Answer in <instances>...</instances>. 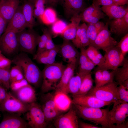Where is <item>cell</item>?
<instances>
[{
  "mask_svg": "<svg viewBox=\"0 0 128 128\" xmlns=\"http://www.w3.org/2000/svg\"><path fill=\"white\" fill-rule=\"evenodd\" d=\"M77 115L85 120L100 125L103 128H116L110 120L109 112L110 106L105 109L88 107L73 104Z\"/></svg>",
  "mask_w": 128,
  "mask_h": 128,
  "instance_id": "1",
  "label": "cell"
},
{
  "mask_svg": "<svg viewBox=\"0 0 128 128\" xmlns=\"http://www.w3.org/2000/svg\"><path fill=\"white\" fill-rule=\"evenodd\" d=\"M12 61L20 68L29 84L37 87L39 85L42 78V72L26 53L23 52L16 55Z\"/></svg>",
  "mask_w": 128,
  "mask_h": 128,
  "instance_id": "2",
  "label": "cell"
},
{
  "mask_svg": "<svg viewBox=\"0 0 128 128\" xmlns=\"http://www.w3.org/2000/svg\"><path fill=\"white\" fill-rule=\"evenodd\" d=\"M46 65L42 72L41 90L44 93L55 90L66 67L62 62Z\"/></svg>",
  "mask_w": 128,
  "mask_h": 128,
  "instance_id": "3",
  "label": "cell"
},
{
  "mask_svg": "<svg viewBox=\"0 0 128 128\" xmlns=\"http://www.w3.org/2000/svg\"><path fill=\"white\" fill-rule=\"evenodd\" d=\"M118 84L114 80L99 87H93L87 94L103 101L113 103L119 100L117 91Z\"/></svg>",
  "mask_w": 128,
  "mask_h": 128,
  "instance_id": "4",
  "label": "cell"
},
{
  "mask_svg": "<svg viewBox=\"0 0 128 128\" xmlns=\"http://www.w3.org/2000/svg\"><path fill=\"white\" fill-rule=\"evenodd\" d=\"M113 104L112 108L109 112L111 123L116 124V128H128V122H125L128 116V103L118 100Z\"/></svg>",
  "mask_w": 128,
  "mask_h": 128,
  "instance_id": "5",
  "label": "cell"
},
{
  "mask_svg": "<svg viewBox=\"0 0 128 128\" xmlns=\"http://www.w3.org/2000/svg\"><path fill=\"white\" fill-rule=\"evenodd\" d=\"M25 113L29 127L44 128L47 127V125L41 106L36 102L30 104L28 110Z\"/></svg>",
  "mask_w": 128,
  "mask_h": 128,
  "instance_id": "6",
  "label": "cell"
},
{
  "mask_svg": "<svg viewBox=\"0 0 128 128\" xmlns=\"http://www.w3.org/2000/svg\"><path fill=\"white\" fill-rule=\"evenodd\" d=\"M26 29L17 33L18 50L26 53L32 54L37 44L38 37L31 30Z\"/></svg>",
  "mask_w": 128,
  "mask_h": 128,
  "instance_id": "7",
  "label": "cell"
},
{
  "mask_svg": "<svg viewBox=\"0 0 128 128\" xmlns=\"http://www.w3.org/2000/svg\"><path fill=\"white\" fill-rule=\"evenodd\" d=\"M30 104L20 101L10 92H8L6 98L0 104V111L8 113L21 114L28 110Z\"/></svg>",
  "mask_w": 128,
  "mask_h": 128,
  "instance_id": "8",
  "label": "cell"
},
{
  "mask_svg": "<svg viewBox=\"0 0 128 128\" xmlns=\"http://www.w3.org/2000/svg\"><path fill=\"white\" fill-rule=\"evenodd\" d=\"M0 50L2 53L12 55L18 50L17 32L11 30H6L0 38Z\"/></svg>",
  "mask_w": 128,
  "mask_h": 128,
  "instance_id": "9",
  "label": "cell"
},
{
  "mask_svg": "<svg viewBox=\"0 0 128 128\" xmlns=\"http://www.w3.org/2000/svg\"><path fill=\"white\" fill-rule=\"evenodd\" d=\"M104 61L102 64L97 67L96 69L114 70L122 64L124 57L116 46L110 49L104 56Z\"/></svg>",
  "mask_w": 128,
  "mask_h": 128,
  "instance_id": "10",
  "label": "cell"
},
{
  "mask_svg": "<svg viewBox=\"0 0 128 128\" xmlns=\"http://www.w3.org/2000/svg\"><path fill=\"white\" fill-rule=\"evenodd\" d=\"M54 94L49 93L43 95L40 105L45 116L47 125L61 114L56 107L53 99Z\"/></svg>",
  "mask_w": 128,
  "mask_h": 128,
  "instance_id": "11",
  "label": "cell"
},
{
  "mask_svg": "<svg viewBox=\"0 0 128 128\" xmlns=\"http://www.w3.org/2000/svg\"><path fill=\"white\" fill-rule=\"evenodd\" d=\"M108 22L103 29L98 34L92 46L98 50H103L106 52L116 46L117 42L111 35L108 28Z\"/></svg>",
  "mask_w": 128,
  "mask_h": 128,
  "instance_id": "12",
  "label": "cell"
},
{
  "mask_svg": "<svg viewBox=\"0 0 128 128\" xmlns=\"http://www.w3.org/2000/svg\"><path fill=\"white\" fill-rule=\"evenodd\" d=\"M72 106L64 114H61L53 121L56 128H78L79 127L78 115L74 107Z\"/></svg>",
  "mask_w": 128,
  "mask_h": 128,
  "instance_id": "13",
  "label": "cell"
},
{
  "mask_svg": "<svg viewBox=\"0 0 128 128\" xmlns=\"http://www.w3.org/2000/svg\"><path fill=\"white\" fill-rule=\"evenodd\" d=\"M79 15L81 21L93 24L104 18L106 15L100 6L93 3L90 6L86 8Z\"/></svg>",
  "mask_w": 128,
  "mask_h": 128,
  "instance_id": "14",
  "label": "cell"
},
{
  "mask_svg": "<svg viewBox=\"0 0 128 128\" xmlns=\"http://www.w3.org/2000/svg\"><path fill=\"white\" fill-rule=\"evenodd\" d=\"M72 96L73 104L86 107L101 108L113 104L112 102L103 101L95 96L88 94Z\"/></svg>",
  "mask_w": 128,
  "mask_h": 128,
  "instance_id": "15",
  "label": "cell"
},
{
  "mask_svg": "<svg viewBox=\"0 0 128 128\" xmlns=\"http://www.w3.org/2000/svg\"><path fill=\"white\" fill-rule=\"evenodd\" d=\"M4 114L0 123V128H26L29 127L27 122L20 114L10 113Z\"/></svg>",
  "mask_w": 128,
  "mask_h": 128,
  "instance_id": "16",
  "label": "cell"
},
{
  "mask_svg": "<svg viewBox=\"0 0 128 128\" xmlns=\"http://www.w3.org/2000/svg\"><path fill=\"white\" fill-rule=\"evenodd\" d=\"M26 28H29L23 13L21 6L19 5L8 23L6 30H12L18 33Z\"/></svg>",
  "mask_w": 128,
  "mask_h": 128,
  "instance_id": "17",
  "label": "cell"
},
{
  "mask_svg": "<svg viewBox=\"0 0 128 128\" xmlns=\"http://www.w3.org/2000/svg\"><path fill=\"white\" fill-rule=\"evenodd\" d=\"M59 51L64 61L68 64L76 65L80 54L69 41L65 40L60 46Z\"/></svg>",
  "mask_w": 128,
  "mask_h": 128,
  "instance_id": "18",
  "label": "cell"
},
{
  "mask_svg": "<svg viewBox=\"0 0 128 128\" xmlns=\"http://www.w3.org/2000/svg\"><path fill=\"white\" fill-rule=\"evenodd\" d=\"M109 31L117 36L125 35L128 31V12L122 18L108 21Z\"/></svg>",
  "mask_w": 128,
  "mask_h": 128,
  "instance_id": "19",
  "label": "cell"
},
{
  "mask_svg": "<svg viewBox=\"0 0 128 128\" xmlns=\"http://www.w3.org/2000/svg\"><path fill=\"white\" fill-rule=\"evenodd\" d=\"M19 0H0V13L8 23L19 6Z\"/></svg>",
  "mask_w": 128,
  "mask_h": 128,
  "instance_id": "20",
  "label": "cell"
},
{
  "mask_svg": "<svg viewBox=\"0 0 128 128\" xmlns=\"http://www.w3.org/2000/svg\"><path fill=\"white\" fill-rule=\"evenodd\" d=\"M64 12L68 18L79 14L86 8L83 0H62Z\"/></svg>",
  "mask_w": 128,
  "mask_h": 128,
  "instance_id": "21",
  "label": "cell"
},
{
  "mask_svg": "<svg viewBox=\"0 0 128 128\" xmlns=\"http://www.w3.org/2000/svg\"><path fill=\"white\" fill-rule=\"evenodd\" d=\"M76 66L74 64H68L63 72L55 91H62L67 94L68 93V85L70 79L74 76Z\"/></svg>",
  "mask_w": 128,
  "mask_h": 128,
  "instance_id": "22",
  "label": "cell"
},
{
  "mask_svg": "<svg viewBox=\"0 0 128 128\" xmlns=\"http://www.w3.org/2000/svg\"><path fill=\"white\" fill-rule=\"evenodd\" d=\"M13 92L15 97L24 103L30 104L36 101L35 91L30 84Z\"/></svg>",
  "mask_w": 128,
  "mask_h": 128,
  "instance_id": "23",
  "label": "cell"
},
{
  "mask_svg": "<svg viewBox=\"0 0 128 128\" xmlns=\"http://www.w3.org/2000/svg\"><path fill=\"white\" fill-rule=\"evenodd\" d=\"M55 91L53 99L56 107L62 113L67 111L73 104L72 99L68 94L60 91Z\"/></svg>",
  "mask_w": 128,
  "mask_h": 128,
  "instance_id": "24",
  "label": "cell"
},
{
  "mask_svg": "<svg viewBox=\"0 0 128 128\" xmlns=\"http://www.w3.org/2000/svg\"><path fill=\"white\" fill-rule=\"evenodd\" d=\"M87 25L84 23L78 27L75 37L72 40L73 44L77 48L80 49L89 46L90 41L87 36Z\"/></svg>",
  "mask_w": 128,
  "mask_h": 128,
  "instance_id": "25",
  "label": "cell"
},
{
  "mask_svg": "<svg viewBox=\"0 0 128 128\" xmlns=\"http://www.w3.org/2000/svg\"><path fill=\"white\" fill-rule=\"evenodd\" d=\"M81 21L79 14L74 15L71 18V22L67 25L61 35L65 40L69 41L74 39Z\"/></svg>",
  "mask_w": 128,
  "mask_h": 128,
  "instance_id": "26",
  "label": "cell"
},
{
  "mask_svg": "<svg viewBox=\"0 0 128 128\" xmlns=\"http://www.w3.org/2000/svg\"><path fill=\"white\" fill-rule=\"evenodd\" d=\"M101 8L102 11L108 17L109 20L122 18L128 12V7L125 8L115 5L102 6Z\"/></svg>",
  "mask_w": 128,
  "mask_h": 128,
  "instance_id": "27",
  "label": "cell"
},
{
  "mask_svg": "<svg viewBox=\"0 0 128 128\" xmlns=\"http://www.w3.org/2000/svg\"><path fill=\"white\" fill-rule=\"evenodd\" d=\"M80 49V52L78 60L79 68L78 72L86 74L91 72L96 65L87 56L84 48Z\"/></svg>",
  "mask_w": 128,
  "mask_h": 128,
  "instance_id": "28",
  "label": "cell"
},
{
  "mask_svg": "<svg viewBox=\"0 0 128 128\" xmlns=\"http://www.w3.org/2000/svg\"><path fill=\"white\" fill-rule=\"evenodd\" d=\"M21 7L23 13L26 20L30 29H31L35 23L33 15L34 5L26 0Z\"/></svg>",
  "mask_w": 128,
  "mask_h": 128,
  "instance_id": "29",
  "label": "cell"
},
{
  "mask_svg": "<svg viewBox=\"0 0 128 128\" xmlns=\"http://www.w3.org/2000/svg\"><path fill=\"white\" fill-rule=\"evenodd\" d=\"M85 49L86 53L89 58L98 67L101 65L104 60V56L98 51V49L91 46Z\"/></svg>",
  "mask_w": 128,
  "mask_h": 128,
  "instance_id": "30",
  "label": "cell"
},
{
  "mask_svg": "<svg viewBox=\"0 0 128 128\" xmlns=\"http://www.w3.org/2000/svg\"><path fill=\"white\" fill-rule=\"evenodd\" d=\"M122 67H119L114 70V80L118 85L128 79V61L127 59H124Z\"/></svg>",
  "mask_w": 128,
  "mask_h": 128,
  "instance_id": "31",
  "label": "cell"
},
{
  "mask_svg": "<svg viewBox=\"0 0 128 128\" xmlns=\"http://www.w3.org/2000/svg\"><path fill=\"white\" fill-rule=\"evenodd\" d=\"M85 75L78 72L76 75L72 77L68 85V93H71L73 96L75 95L78 92Z\"/></svg>",
  "mask_w": 128,
  "mask_h": 128,
  "instance_id": "32",
  "label": "cell"
},
{
  "mask_svg": "<svg viewBox=\"0 0 128 128\" xmlns=\"http://www.w3.org/2000/svg\"><path fill=\"white\" fill-rule=\"evenodd\" d=\"M91 72L85 74L83 78L78 92L72 96H82L86 95L93 87V80Z\"/></svg>",
  "mask_w": 128,
  "mask_h": 128,
  "instance_id": "33",
  "label": "cell"
},
{
  "mask_svg": "<svg viewBox=\"0 0 128 128\" xmlns=\"http://www.w3.org/2000/svg\"><path fill=\"white\" fill-rule=\"evenodd\" d=\"M34 59L40 64L48 65L55 63V58L52 57L47 50L37 52Z\"/></svg>",
  "mask_w": 128,
  "mask_h": 128,
  "instance_id": "34",
  "label": "cell"
},
{
  "mask_svg": "<svg viewBox=\"0 0 128 128\" xmlns=\"http://www.w3.org/2000/svg\"><path fill=\"white\" fill-rule=\"evenodd\" d=\"M57 19L55 11L48 8L45 10L40 19L44 23L49 25L53 24Z\"/></svg>",
  "mask_w": 128,
  "mask_h": 128,
  "instance_id": "35",
  "label": "cell"
},
{
  "mask_svg": "<svg viewBox=\"0 0 128 128\" xmlns=\"http://www.w3.org/2000/svg\"><path fill=\"white\" fill-rule=\"evenodd\" d=\"M10 68L0 69V85L7 91L10 88Z\"/></svg>",
  "mask_w": 128,
  "mask_h": 128,
  "instance_id": "36",
  "label": "cell"
},
{
  "mask_svg": "<svg viewBox=\"0 0 128 128\" xmlns=\"http://www.w3.org/2000/svg\"><path fill=\"white\" fill-rule=\"evenodd\" d=\"M67 25L64 21L57 19L52 24L51 27L52 32L54 36L61 35Z\"/></svg>",
  "mask_w": 128,
  "mask_h": 128,
  "instance_id": "37",
  "label": "cell"
},
{
  "mask_svg": "<svg viewBox=\"0 0 128 128\" xmlns=\"http://www.w3.org/2000/svg\"><path fill=\"white\" fill-rule=\"evenodd\" d=\"M46 0H36L34 4V17L40 19L45 10L44 5Z\"/></svg>",
  "mask_w": 128,
  "mask_h": 128,
  "instance_id": "38",
  "label": "cell"
},
{
  "mask_svg": "<svg viewBox=\"0 0 128 128\" xmlns=\"http://www.w3.org/2000/svg\"><path fill=\"white\" fill-rule=\"evenodd\" d=\"M100 70L102 85L107 83L111 82L114 81V71H111L104 69Z\"/></svg>",
  "mask_w": 128,
  "mask_h": 128,
  "instance_id": "39",
  "label": "cell"
},
{
  "mask_svg": "<svg viewBox=\"0 0 128 128\" xmlns=\"http://www.w3.org/2000/svg\"><path fill=\"white\" fill-rule=\"evenodd\" d=\"M87 32L90 41L89 46H91L94 42L98 34L94 24L88 23L87 25Z\"/></svg>",
  "mask_w": 128,
  "mask_h": 128,
  "instance_id": "40",
  "label": "cell"
},
{
  "mask_svg": "<svg viewBox=\"0 0 128 128\" xmlns=\"http://www.w3.org/2000/svg\"><path fill=\"white\" fill-rule=\"evenodd\" d=\"M116 46L119 49L124 57L128 52V33L126 34L117 43Z\"/></svg>",
  "mask_w": 128,
  "mask_h": 128,
  "instance_id": "41",
  "label": "cell"
},
{
  "mask_svg": "<svg viewBox=\"0 0 128 128\" xmlns=\"http://www.w3.org/2000/svg\"><path fill=\"white\" fill-rule=\"evenodd\" d=\"M30 84L25 78L20 80L13 82L10 83V88L13 91H16Z\"/></svg>",
  "mask_w": 128,
  "mask_h": 128,
  "instance_id": "42",
  "label": "cell"
},
{
  "mask_svg": "<svg viewBox=\"0 0 128 128\" xmlns=\"http://www.w3.org/2000/svg\"><path fill=\"white\" fill-rule=\"evenodd\" d=\"M117 87V91L119 100L122 101L128 102V90L122 84Z\"/></svg>",
  "mask_w": 128,
  "mask_h": 128,
  "instance_id": "43",
  "label": "cell"
},
{
  "mask_svg": "<svg viewBox=\"0 0 128 128\" xmlns=\"http://www.w3.org/2000/svg\"><path fill=\"white\" fill-rule=\"evenodd\" d=\"M12 60L6 58L2 54H0V69L10 68Z\"/></svg>",
  "mask_w": 128,
  "mask_h": 128,
  "instance_id": "44",
  "label": "cell"
},
{
  "mask_svg": "<svg viewBox=\"0 0 128 128\" xmlns=\"http://www.w3.org/2000/svg\"><path fill=\"white\" fill-rule=\"evenodd\" d=\"M21 72H22V71L18 66L15 65L12 67L10 71V83L16 76Z\"/></svg>",
  "mask_w": 128,
  "mask_h": 128,
  "instance_id": "45",
  "label": "cell"
},
{
  "mask_svg": "<svg viewBox=\"0 0 128 128\" xmlns=\"http://www.w3.org/2000/svg\"><path fill=\"white\" fill-rule=\"evenodd\" d=\"M93 3L100 6H107L114 5L113 0H94Z\"/></svg>",
  "mask_w": 128,
  "mask_h": 128,
  "instance_id": "46",
  "label": "cell"
},
{
  "mask_svg": "<svg viewBox=\"0 0 128 128\" xmlns=\"http://www.w3.org/2000/svg\"><path fill=\"white\" fill-rule=\"evenodd\" d=\"M8 23L0 13V38L5 31Z\"/></svg>",
  "mask_w": 128,
  "mask_h": 128,
  "instance_id": "47",
  "label": "cell"
},
{
  "mask_svg": "<svg viewBox=\"0 0 128 128\" xmlns=\"http://www.w3.org/2000/svg\"><path fill=\"white\" fill-rule=\"evenodd\" d=\"M46 50H49L54 48L55 47V45L52 39L51 36L50 34L46 43Z\"/></svg>",
  "mask_w": 128,
  "mask_h": 128,
  "instance_id": "48",
  "label": "cell"
},
{
  "mask_svg": "<svg viewBox=\"0 0 128 128\" xmlns=\"http://www.w3.org/2000/svg\"><path fill=\"white\" fill-rule=\"evenodd\" d=\"M79 127L81 128H101L102 127L82 121L79 122Z\"/></svg>",
  "mask_w": 128,
  "mask_h": 128,
  "instance_id": "49",
  "label": "cell"
},
{
  "mask_svg": "<svg viewBox=\"0 0 128 128\" xmlns=\"http://www.w3.org/2000/svg\"><path fill=\"white\" fill-rule=\"evenodd\" d=\"M7 90L0 85V104L3 101L7 96L8 92Z\"/></svg>",
  "mask_w": 128,
  "mask_h": 128,
  "instance_id": "50",
  "label": "cell"
},
{
  "mask_svg": "<svg viewBox=\"0 0 128 128\" xmlns=\"http://www.w3.org/2000/svg\"><path fill=\"white\" fill-rule=\"evenodd\" d=\"M37 44L38 48L37 52L43 51L46 50V43L38 38Z\"/></svg>",
  "mask_w": 128,
  "mask_h": 128,
  "instance_id": "51",
  "label": "cell"
},
{
  "mask_svg": "<svg viewBox=\"0 0 128 128\" xmlns=\"http://www.w3.org/2000/svg\"><path fill=\"white\" fill-rule=\"evenodd\" d=\"M94 24L98 33L103 29L105 25V24L103 22L100 21Z\"/></svg>",
  "mask_w": 128,
  "mask_h": 128,
  "instance_id": "52",
  "label": "cell"
},
{
  "mask_svg": "<svg viewBox=\"0 0 128 128\" xmlns=\"http://www.w3.org/2000/svg\"><path fill=\"white\" fill-rule=\"evenodd\" d=\"M50 33L47 30H44L43 34L38 37L39 39L41 40L46 43Z\"/></svg>",
  "mask_w": 128,
  "mask_h": 128,
  "instance_id": "53",
  "label": "cell"
},
{
  "mask_svg": "<svg viewBox=\"0 0 128 128\" xmlns=\"http://www.w3.org/2000/svg\"><path fill=\"white\" fill-rule=\"evenodd\" d=\"M115 5L122 6L128 3V0H113Z\"/></svg>",
  "mask_w": 128,
  "mask_h": 128,
  "instance_id": "54",
  "label": "cell"
},
{
  "mask_svg": "<svg viewBox=\"0 0 128 128\" xmlns=\"http://www.w3.org/2000/svg\"><path fill=\"white\" fill-rule=\"evenodd\" d=\"M24 78V76L22 72H20L13 79L10 83L14 81L21 80Z\"/></svg>",
  "mask_w": 128,
  "mask_h": 128,
  "instance_id": "55",
  "label": "cell"
},
{
  "mask_svg": "<svg viewBox=\"0 0 128 128\" xmlns=\"http://www.w3.org/2000/svg\"><path fill=\"white\" fill-rule=\"evenodd\" d=\"M59 0H46V3L52 6L56 5Z\"/></svg>",
  "mask_w": 128,
  "mask_h": 128,
  "instance_id": "56",
  "label": "cell"
},
{
  "mask_svg": "<svg viewBox=\"0 0 128 128\" xmlns=\"http://www.w3.org/2000/svg\"><path fill=\"white\" fill-rule=\"evenodd\" d=\"M121 84L127 89H128V79L123 81Z\"/></svg>",
  "mask_w": 128,
  "mask_h": 128,
  "instance_id": "57",
  "label": "cell"
},
{
  "mask_svg": "<svg viewBox=\"0 0 128 128\" xmlns=\"http://www.w3.org/2000/svg\"><path fill=\"white\" fill-rule=\"evenodd\" d=\"M33 4L34 5L36 0H26Z\"/></svg>",
  "mask_w": 128,
  "mask_h": 128,
  "instance_id": "58",
  "label": "cell"
},
{
  "mask_svg": "<svg viewBox=\"0 0 128 128\" xmlns=\"http://www.w3.org/2000/svg\"><path fill=\"white\" fill-rule=\"evenodd\" d=\"M2 53L1 51V50H0V54H1V53Z\"/></svg>",
  "mask_w": 128,
  "mask_h": 128,
  "instance_id": "59",
  "label": "cell"
},
{
  "mask_svg": "<svg viewBox=\"0 0 128 128\" xmlns=\"http://www.w3.org/2000/svg\"><path fill=\"white\" fill-rule=\"evenodd\" d=\"M94 0H93V1Z\"/></svg>",
  "mask_w": 128,
  "mask_h": 128,
  "instance_id": "60",
  "label": "cell"
}]
</instances>
